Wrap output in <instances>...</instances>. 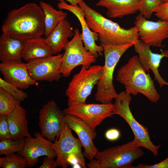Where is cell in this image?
I'll use <instances>...</instances> for the list:
<instances>
[{
    "label": "cell",
    "instance_id": "obj_17",
    "mask_svg": "<svg viewBox=\"0 0 168 168\" xmlns=\"http://www.w3.org/2000/svg\"><path fill=\"white\" fill-rule=\"evenodd\" d=\"M0 71L5 81L21 90L26 89L31 85H39L30 76L27 63L21 61L1 62Z\"/></svg>",
    "mask_w": 168,
    "mask_h": 168
},
{
    "label": "cell",
    "instance_id": "obj_11",
    "mask_svg": "<svg viewBox=\"0 0 168 168\" xmlns=\"http://www.w3.org/2000/svg\"><path fill=\"white\" fill-rule=\"evenodd\" d=\"M63 54L58 53L28 62L29 74L36 81H58L62 77L61 67Z\"/></svg>",
    "mask_w": 168,
    "mask_h": 168
},
{
    "label": "cell",
    "instance_id": "obj_28",
    "mask_svg": "<svg viewBox=\"0 0 168 168\" xmlns=\"http://www.w3.org/2000/svg\"><path fill=\"white\" fill-rule=\"evenodd\" d=\"M162 3L161 0H140L138 11L144 17L149 19L156 8Z\"/></svg>",
    "mask_w": 168,
    "mask_h": 168
},
{
    "label": "cell",
    "instance_id": "obj_7",
    "mask_svg": "<svg viewBox=\"0 0 168 168\" xmlns=\"http://www.w3.org/2000/svg\"><path fill=\"white\" fill-rule=\"evenodd\" d=\"M115 99L113 114L119 115L128 123L134 135L133 140L138 147L149 150L155 156H156L161 145H156L152 142L147 128L139 123L133 116L129 107L132 100L130 94L122 91Z\"/></svg>",
    "mask_w": 168,
    "mask_h": 168
},
{
    "label": "cell",
    "instance_id": "obj_5",
    "mask_svg": "<svg viewBox=\"0 0 168 168\" xmlns=\"http://www.w3.org/2000/svg\"><path fill=\"white\" fill-rule=\"evenodd\" d=\"M144 155L143 150L133 140L98 151L96 159L86 165L89 168H132L133 162Z\"/></svg>",
    "mask_w": 168,
    "mask_h": 168
},
{
    "label": "cell",
    "instance_id": "obj_31",
    "mask_svg": "<svg viewBox=\"0 0 168 168\" xmlns=\"http://www.w3.org/2000/svg\"><path fill=\"white\" fill-rule=\"evenodd\" d=\"M154 12L155 15L160 20L168 21V1L160 4Z\"/></svg>",
    "mask_w": 168,
    "mask_h": 168
},
{
    "label": "cell",
    "instance_id": "obj_8",
    "mask_svg": "<svg viewBox=\"0 0 168 168\" xmlns=\"http://www.w3.org/2000/svg\"><path fill=\"white\" fill-rule=\"evenodd\" d=\"M82 145L79 138L72 135L71 129L66 123L58 139L54 142V148L57 154V166L67 168L70 164L78 161L86 168L84 156L82 151Z\"/></svg>",
    "mask_w": 168,
    "mask_h": 168
},
{
    "label": "cell",
    "instance_id": "obj_16",
    "mask_svg": "<svg viewBox=\"0 0 168 168\" xmlns=\"http://www.w3.org/2000/svg\"><path fill=\"white\" fill-rule=\"evenodd\" d=\"M65 120L68 127L78 136L84 149L83 153L84 157L90 161L94 159L98 152L93 141L96 137L95 129L71 115L65 114Z\"/></svg>",
    "mask_w": 168,
    "mask_h": 168
},
{
    "label": "cell",
    "instance_id": "obj_22",
    "mask_svg": "<svg viewBox=\"0 0 168 168\" xmlns=\"http://www.w3.org/2000/svg\"><path fill=\"white\" fill-rule=\"evenodd\" d=\"M7 119L13 139L31 136L28 131L26 111L21 105L7 115Z\"/></svg>",
    "mask_w": 168,
    "mask_h": 168
},
{
    "label": "cell",
    "instance_id": "obj_13",
    "mask_svg": "<svg viewBox=\"0 0 168 168\" xmlns=\"http://www.w3.org/2000/svg\"><path fill=\"white\" fill-rule=\"evenodd\" d=\"M134 24L141 40L153 47H161L162 42L168 38V21H150L139 14Z\"/></svg>",
    "mask_w": 168,
    "mask_h": 168
},
{
    "label": "cell",
    "instance_id": "obj_35",
    "mask_svg": "<svg viewBox=\"0 0 168 168\" xmlns=\"http://www.w3.org/2000/svg\"><path fill=\"white\" fill-rule=\"evenodd\" d=\"M56 1H58L60 2H63L66 1L69 2L70 4L72 5H77L78 4L83 1V0H54Z\"/></svg>",
    "mask_w": 168,
    "mask_h": 168
},
{
    "label": "cell",
    "instance_id": "obj_36",
    "mask_svg": "<svg viewBox=\"0 0 168 168\" xmlns=\"http://www.w3.org/2000/svg\"><path fill=\"white\" fill-rule=\"evenodd\" d=\"M161 0L162 2H165L168 1V0Z\"/></svg>",
    "mask_w": 168,
    "mask_h": 168
},
{
    "label": "cell",
    "instance_id": "obj_29",
    "mask_svg": "<svg viewBox=\"0 0 168 168\" xmlns=\"http://www.w3.org/2000/svg\"><path fill=\"white\" fill-rule=\"evenodd\" d=\"M0 87L7 91L12 96L21 102L28 97L27 93L16 86L5 81L0 77Z\"/></svg>",
    "mask_w": 168,
    "mask_h": 168
},
{
    "label": "cell",
    "instance_id": "obj_25",
    "mask_svg": "<svg viewBox=\"0 0 168 168\" xmlns=\"http://www.w3.org/2000/svg\"><path fill=\"white\" fill-rule=\"evenodd\" d=\"M21 102L7 91L0 87V114L7 115Z\"/></svg>",
    "mask_w": 168,
    "mask_h": 168
},
{
    "label": "cell",
    "instance_id": "obj_1",
    "mask_svg": "<svg viewBox=\"0 0 168 168\" xmlns=\"http://www.w3.org/2000/svg\"><path fill=\"white\" fill-rule=\"evenodd\" d=\"M2 34L25 40L44 34V15L40 6L29 3L7 13L1 26Z\"/></svg>",
    "mask_w": 168,
    "mask_h": 168
},
{
    "label": "cell",
    "instance_id": "obj_32",
    "mask_svg": "<svg viewBox=\"0 0 168 168\" xmlns=\"http://www.w3.org/2000/svg\"><path fill=\"white\" fill-rule=\"evenodd\" d=\"M132 168H168V157L162 161L153 165L139 164Z\"/></svg>",
    "mask_w": 168,
    "mask_h": 168
},
{
    "label": "cell",
    "instance_id": "obj_6",
    "mask_svg": "<svg viewBox=\"0 0 168 168\" xmlns=\"http://www.w3.org/2000/svg\"><path fill=\"white\" fill-rule=\"evenodd\" d=\"M103 66L95 65L87 68L82 66L80 72L75 74L65 92L68 106L86 104L87 98L100 78Z\"/></svg>",
    "mask_w": 168,
    "mask_h": 168
},
{
    "label": "cell",
    "instance_id": "obj_10",
    "mask_svg": "<svg viewBox=\"0 0 168 168\" xmlns=\"http://www.w3.org/2000/svg\"><path fill=\"white\" fill-rule=\"evenodd\" d=\"M39 125L41 135L51 142L59 138L66 124L65 114L52 100L44 105L39 112Z\"/></svg>",
    "mask_w": 168,
    "mask_h": 168
},
{
    "label": "cell",
    "instance_id": "obj_15",
    "mask_svg": "<svg viewBox=\"0 0 168 168\" xmlns=\"http://www.w3.org/2000/svg\"><path fill=\"white\" fill-rule=\"evenodd\" d=\"M58 7L60 9L66 10L71 12L79 21L82 28V39L86 49L96 58L99 56H102L104 51L103 47L101 45H97L96 43L99 39V35L89 28L85 19L83 10L77 5H69L65 1L59 2Z\"/></svg>",
    "mask_w": 168,
    "mask_h": 168
},
{
    "label": "cell",
    "instance_id": "obj_26",
    "mask_svg": "<svg viewBox=\"0 0 168 168\" xmlns=\"http://www.w3.org/2000/svg\"><path fill=\"white\" fill-rule=\"evenodd\" d=\"M24 138L17 140L4 138L0 140V155L5 156L19 152L23 149Z\"/></svg>",
    "mask_w": 168,
    "mask_h": 168
},
{
    "label": "cell",
    "instance_id": "obj_4",
    "mask_svg": "<svg viewBox=\"0 0 168 168\" xmlns=\"http://www.w3.org/2000/svg\"><path fill=\"white\" fill-rule=\"evenodd\" d=\"M133 43L120 44H102L105 56V63L101 77L97 84L95 100L101 103H111L118 96L113 83L115 67L123 54L134 45Z\"/></svg>",
    "mask_w": 168,
    "mask_h": 168
},
{
    "label": "cell",
    "instance_id": "obj_14",
    "mask_svg": "<svg viewBox=\"0 0 168 168\" xmlns=\"http://www.w3.org/2000/svg\"><path fill=\"white\" fill-rule=\"evenodd\" d=\"M34 136L35 138L26 137L23 149L18 152V154L26 159L29 168L33 167L38 163L40 156H47L53 158L57 157L54 142L45 139L39 132L35 133Z\"/></svg>",
    "mask_w": 168,
    "mask_h": 168
},
{
    "label": "cell",
    "instance_id": "obj_18",
    "mask_svg": "<svg viewBox=\"0 0 168 168\" xmlns=\"http://www.w3.org/2000/svg\"><path fill=\"white\" fill-rule=\"evenodd\" d=\"M135 50L138 54L141 65L145 72L151 69L157 81L161 88L164 85H168V82L166 81L160 75L158 70L162 59L164 57L168 58V49L162 51L161 54L153 53L150 50L151 45L146 43L141 40L134 45Z\"/></svg>",
    "mask_w": 168,
    "mask_h": 168
},
{
    "label": "cell",
    "instance_id": "obj_23",
    "mask_svg": "<svg viewBox=\"0 0 168 168\" xmlns=\"http://www.w3.org/2000/svg\"><path fill=\"white\" fill-rule=\"evenodd\" d=\"M22 58L27 62L53 55L52 49L46 43L45 38L40 37L24 40Z\"/></svg>",
    "mask_w": 168,
    "mask_h": 168
},
{
    "label": "cell",
    "instance_id": "obj_9",
    "mask_svg": "<svg viewBox=\"0 0 168 168\" xmlns=\"http://www.w3.org/2000/svg\"><path fill=\"white\" fill-rule=\"evenodd\" d=\"M74 35L64 48L61 67V72L64 77H68L72 71L80 65L88 68L95 63L96 58L85 48L81 34L78 28L74 31Z\"/></svg>",
    "mask_w": 168,
    "mask_h": 168
},
{
    "label": "cell",
    "instance_id": "obj_21",
    "mask_svg": "<svg viewBox=\"0 0 168 168\" xmlns=\"http://www.w3.org/2000/svg\"><path fill=\"white\" fill-rule=\"evenodd\" d=\"M24 46V40L11 38L2 33L0 36L1 62L21 61Z\"/></svg>",
    "mask_w": 168,
    "mask_h": 168
},
{
    "label": "cell",
    "instance_id": "obj_20",
    "mask_svg": "<svg viewBox=\"0 0 168 168\" xmlns=\"http://www.w3.org/2000/svg\"><path fill=\"white\" fill-rule=\"evenodd\" d=\"M73 28L66 19L61 21L45 38L46 44L53 49L54 54L59 53L67 45L68 38L74 35Z\"/></svg>",
    "mask_w": 168,
    "mask_h": 168
},
{
    "label": "cell",
    "instance_id": "obj_3",
    "mask_svg": "<svg viewBox=\"0 0 168 168\" xmlns=\"http://www.w3.org/2000/svg\"><path fill=\"white\" fill-rule=\"evenodd\" d=\"M116 80L124 85L128 94L135 96L140 93L151 102H157L160 95L149 74L143 70L138 55L132 57L118 70Z\"/></svg>",
    "mask_w": 168,
    "mask_h": 168
},
{
    "label": "cell",
    "instance_id": "obj_33",
    "mask_svg": "<svg viewBox=\"0 0 168 168\" xmlns=\"http://www.w3.org/2000/svg\"><path fill=\"white\" fill-rule=\"evenodd\" d=\"M120 131L115 128H111L108 130L105 134L106 139L111 141L118 140L120 137Z\"/></svg>",
    "mask_w": 168,
    "mask_h": 168
},
{
    "label": "cell",
    "instance_id": "obj_30",
    "mask_svg": "<svg viewBox=\"0 0 168 168\" xmlns=\"http://www.w3.org/2000/svg\"><path fill=\"white\" fill-rule=\"evenodd\" d=\"M7 115L0 114V139H12L7 122Z\"/></svg>",
    "mask_w": 168,
    "mask_h": 168
},
{
    "label": "cell",
    "instance_id": "obj_34",
    "mask_svg": "<svg viewBox=\"0 0 168 168\" xmlns=\"http://www.w3.org/2000/svg\"><path fill=\"white\" fill-rule=\"evenodd\" d=\"M54 158L46 156L43 158V162L39 168H56L57 166L56 161Z\"/></svg>",
    "mask_w": 168,
    "mask_h": 168
},
{
    "label": "cell",
    "instance_id": "obj_12",
    "mask_svg": "<svg viewBox=\"0 0 168 168\" xmlns=\"http://www.w3.org/2000/svg\"><path fill=\"white\" fill-rule=\"evenodd\" d=\"M113 104H88L68 106L63 112L65 114L75 116L95 129L106 118L111 117Z\"/></svg>",
    "mask_w": 168,
    "mask_h": 168
},
{
    "label": "cell",
    "instance_id": "obj_19",
    "mask_svg": "<svg viewBox=\"0 0 168 168\" xmlns=\"http://www.w3.org/2000/svg\"><path fill=\"white\" fill-rule=\"evenodd\" d=\"M140 0H99L97 6L104 7L108 17L121 18L138 11Z\"/></svg>",
    "mask_w": 168,
    "mask_h": 168
},
{
    "label": "cell",
    "instance_id": "obj_2",
    "mask_svg": "<svg viewBox=\"0 0 168 168\" xmlns=\"http://www.w3.org/2000/svg\"><path fill=\"white\" fill-rule=\"evenodd\" d=\"M78 5L85 12V19L89 28L98 34L101 45H117L130 43L134 44L139 40L136 26L125 29L91 8L83 1Z\"/></svg>",
    "mask_w": 168,
    "mask_h": 168
},
{
    "label": "cell",
    "instance_id": "obj_24",
    "mask_svg": "<svg viewBox=\"0 0 168 168\" xmlns=\"http://www.w3.org/2000/svg\"><path fill=\"white\" fill-rule=\"evenodd\" d=\"M40 6L44 15L45 27L44 35L47 37L62 21L66 19L67 14L61 10H57L49 3L40 1Z\"/></svg>",
    "mask_w": 168,
    "mask_h": 168
},
{
    "label": "cell",
    "instance_id": "obj_27",
    "mask_svg": "<svg viewBox=\"0 0 168 168\" xmlns=\"http://www.w3.org/2000/svg\"><path fill=\"white\" fill-rule=\"evenodd\" d=\"M0 167L2 168H26L28 167L26 159L15 153L0 157Z\"/></svg>",
    "mask_w": 168,
    "mask_h": 168
}]
</instances>
